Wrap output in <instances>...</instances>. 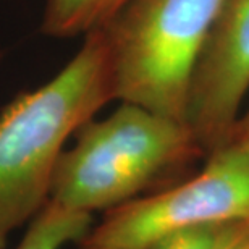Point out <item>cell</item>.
Listing matches in <instances>:
<instances>
[{
  "instance_id": "1",
  "label": "cell",
  "mask_w": 249,
  "mask_h": 249,
  "mask_svg": "<svg viewBox=\"0 0 249 249\" xmlns=\"http://www.w3.org/2000/svg\"><path fill=\"white\" fill-rule=\"evenodd\" d=\"M115 101L102 31L84 36L78 53L34 91L0 113V249L49 201L65 142L108 102Z\"/></svg>"
},
{
  "instance_id": "2",
  "label": "cell",
  "mask_w": 249,
  "mask_h": 249,
  "mask_svg": "<svg viewBox=\"0 0 249 249\" xmlns=\"http://www.w3.org/2000/svg\"><path fill=\"white\" fill-rule=\"evenodd\" d=\"M202 156L188 123L120 102L108 117L91 118L74 133L53 170L49 201L78 212L108 211Z\"/></svg>"
},
{
  "instance_id": "3",
  "label": "cell",
  "mask_w": 249,
  "mask_h": 249,
  "mask_svg": "<svg viewBox=\"0 0 249 249\" xmlns=\"http://www.w3.org/2000/svg\"><path fill=\"white\" fill-rule=\"evenodd\" d=\"M225 0H131L102 31L113 97L188 123L197 67Z\"/></svg>"
},
{
  "instance_id": "4",
  "label": "cell",
  "mask_w": 249,
  "mask_h": 249,
  "mask_svg": "<svg viewBox=\"0 0 249 249\" xmlns=\"http://www.w3.org/2000/svg\"><path fill=\"white\" fill-rule=\"evenodd\" d=\"M249 222V138L233 136L206 154L196 175L106 211L79 249H154L177 233Z\"/></svg>"
},
{
  "instance_id": "5",
  "label": "cell",
  "mask_w": 249,
  "mask_h": 249,
  "mask_svg": "<svg viewBox=\"0 0 249 249\" xmlns=\"http://www.w3.org/2000/svg\"><path fill=\"white\" fill-rule=\"evenodd\" d=\"M249 97V0H225L194 76L188 124L204 154L230 141Z\"/></svg>"
},
{
  "instance_id": "6",
  "label": "cell",
  "mask_w": 249,
  "mask_h": 249,
  "mask_svg": "<svg viewBox=\"0 0 249 249\" xmlns=\"http://www.w3.org/2000/svg\"><path fill=\"white\" fill-rule=\"evenodd\" d=\"M131 0H46L41 33L49 37L86 36L106 28Z\"/></svg>"
},
{
  "instance_id": "7",
  "label": "cell",
  "mask_w": 249,
  "mask_h": 249,
  "mask_svg": "<svg viewBox=\"0 0 249 249\" xmlns=\"http://www.w3.org/2000/svg\"><path fill=\"white\" fill-rule=\"evenodd\" d=\"M91 225V213L65 209L47 201L33 217L17 249H62L68 243L81 240Z\"/></svg>"
},
{
  "instance_id": "8",
  "label": "cell",
  "mask_w": 249,
  "mask_h": 249,
  "mask_svg": "<svg viewBox=\"0 0 249 249\" xmlns=\"http://www.w3.org/2000/svg\"><path fill=\"white\" fill-rule=\"evenodd\" d=\"M248 225L249 222H233L191 228L165 238L154 249H227Z\"/></svg>"
},
{
  "instance_id": "9",
  "label": "cell",
  "mask_w": 249,
  "mask_h": 249,
  "mask_svg": "<svg viewBox=\"0 0 249 249\" xmlns=\"http://www.w3.org/2000/svg\"><path fill=\"white\" fill-rule=\"evenodd\" d=\"M233 136L249 138V97L245 104V108H243V112H241L240 120H238V123H236V128H235V131H233Z\"/></svg>"
},
{
  "instance_id": "10",
  "label": "cell",
  "mask_w": 249,
  "mask_h": 249,
  "mask_svg": "<svg viewBox=\"0 0 249 249\" xmlns=\"http://www.w3.org/2000/svg\"><path fill=\"white\" fill-rule=\"evenodd\" d=\"M227 249H249V225L240 233V236H238Z\"/></svg>"
},
{
  "instance_id": "11",
  "label": "cell",
  "mask_w": 249,
  "mask_h": 249,
  "mask_svg": "<svg viewBox=\"0 0 249 249\" xmlns=\"http://www.w3.org/2000/svg\"><path fill=\"white\" fill-rule=\"evenodd\" d=\"M2 57H3V55H2V52H0V62H2Z\"/></svg>"
}]
</instances>
